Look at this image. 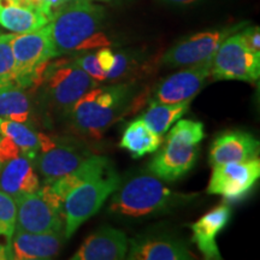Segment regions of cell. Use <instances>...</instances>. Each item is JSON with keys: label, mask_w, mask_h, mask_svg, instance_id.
I'll return each instance as SVG.
<instances>
[{"label": "cell", "mask_w": 260, "mask_h": 260, "mask_svg": "<svg viewBox=\"0 0 260 260\" xmlns=\"http://www.w3.org/2000/svg\"><path fill=\"white\" fill-rule=\"evenodd\" d=\"M105 17V9L92 0L64 5L47 23L53 58L110 46L103 32Z\"/></svg>", "instance_id": "1"}, {"label": "cell", "mask_w": 260, "mask_h": 260, "mask_svg": "<svg viewBox=\"0 0 260 260\" xmlns=\"http://www.w3.org/2000/svg\"><path fill=\"white\" fill-rule=\"evenodd\" d=\"M134 99V86L129 82L95 87L77 100L67 118L75 132L99 139L129 111Z\"/></svg>", "instance_id": "2"}, {"label": "cell", "mask_w": 260, "mask_h": 260, "mask_svg": "<svg viewBox=\"0 0 260 260\" xmlns=\"http://www.w3.org/2000/svg\"><path fill=\"white\" fill-rule=\"evenodd\" d=\"M115 191L109 206L110 212L129 218L170 212L197 197L170 189L152 174H140L129 178Z\"/></svg>", "instance_id": "3"}, {"label": "cell", "mask_w": 260, "mask_h": 260, "mask_svg": "<svg viewBox=\"0 0 260 260\" xmlns=\"http://www.w3.org/2000/svg\"><path fill=\"white\" fill-rule=\"evenodd\" d=\"M206 138L204 124L193 119H178L169 132L165 144L148 165V171L159 180H181L197 164L199 145Z\"/></svg>", "instance_id": "4"}, {"label": "cell", "mask_w": 260, "mask_h": 260, "mask_svg": "<svg viewBox=\"0 0 260 260\" xmlns=\"http://www.w3.org/2000/svg\"><path fill=\"white\" fill-rule=\"evenodd\" d=\"M39 86H42L44 102L52 111L67 117L77 100L99 82L81 69L75 59H63L46 65Z\"/></svg>", "instance_id": "5"}, {"label": "cell", "mask_w": 260, "mask_h": 260, "mask_svg": "<svg viewBox=\"0 0 260 260\" xmlns=\"http://www.w3.org/2000/svg\"><path fill=\"white\" fill-rule=\"evenodd\" d=\"M119 184L121 177L111 165L98 176L74 188L65 197L63 204L65 239H70L84 222L99 212Z\"/></svg>", "instance_id": "6"}, {"label": "cell", "mask_w": 260, "mask_h": 260, "mask_svg": "<svg viewBox=\"0 0 260 260\" xmlns=\"http://www.w3.org/2000/svg\"><path fill=\"white\" fill-rule=\"evenodd\" d=\"M15 58L16 82L21 88L39 86L42 73L53 58L47 24L38 30L14 34L11 40Z\"/></svg>", "instance_id": "7"}, {"label": "cell", "mask_w": 260, "mask_h": 260, "mask_svg": "<svg viewBox=\"0 0 260 260\" xmlns=\"http://www.w3.org/2000/svg\"><path fill=\"white\" fill-rule=\"evenodd\" d=\"M260 76V54L247 47L241 32L224 40L211 61V80H237L255 82Z\"/></svg>", "instance_id": "8"}, {"label": "cell", "mask_w": 260, "mask_h": 260, "mask_svg": "<svg viewBox=\"0 0 260 260\" xmlns=\"http://www.w3.org/2000/svg\"><path fill=\"white\" fill-rule=\"evenodd\" d=\"M243 27H245V23H240L232 27L201 31L190 35L174 45L162 56V64L169 68H182L212 60L220 44L229 35L239 31Z\"/></svg>", "instance_id": "9"}, {"label": "cell", "mask_w": 260, "mask_h": 260, "mask_svg": "<svg viewBox=\"0 0 260 260\" xmlns=\"http://www.w3.org/2000/svg\"><path fill=\"white\" fill-rule=\"evenodd\" d=\"M260 177L258 158L214 165L207 193L220 195L228 201H239L249 194Z\"/></svg>", "instance_id": "10"}, {"label": "cell", "mask_w": 260, "mask_h": 260, "mask_svg": "<svg viewBox=\"0 0 260 260\" xmlns=\"http://www.w3.org/2000/svg\"><path fill=\"white\" fill-rule=\"evenodd\" d=\"M211 61L187 67L162 80L153 90L149 104L191 102L211 80Z\"/></svg>", "instance_id": "11"}, {"label": "cell", "mask_w": 260, "mask_h": 260, "mask_svg": "<svg viewBox=\"0 0 260 260\" xmlns=\"http://www.w3.org/2000/svg\"><path fill=\"white\" fill-rule=\"evenodd\" d=\"M16 229L28 233L64 232V216L52 207L39 191L17 198Z\"/></svg>", "instance_id": "12"}, {"label": "cell", "mask_w": 260, "mask_h": 260, "mask_svg": "<svg viewBox=\"0 0 260 260\" xmlns=\"http://www.w3.org/2000/svg\"><path fill=\"white\" fill-rule=\"evenodd\" d=\"M87 149L73 141L56 142L47 151L37 155V168L46 183L63 177L76 170L82 162L90 157Z\"/></svg>", "instance_id": "13"}, {"label": "cell", "mask_w": 260, "mask_h": 260, "mask_svg": "<svg viewBox=\"0 0 260 260\" xmlns=\"http://www.w3.org/2000/svg\"><path fill=\"white\" fill-rule=\"evenodd\" d=\"M129 240L119 229L105 225L94 232L71 256L73 260H119L126 258Z\"/></svg>", "instance_id": "14"}, {"label": "cell", "mask_w": 260, "mask_h": 260, "mask_svg": "<svg viewBox=\"0 0 260 260\" xmlns=\"http://www.w3.org/2000/svg\"><path fill=\"white\" fill-rule=\"evenodd\" d=\"M64 232L28 233L16 229L11 237V259L46 260L59 254L64 245Z\"/></svg>", "instance_id": "15"}, {"label": "cell", "mask_w": 260, "mask_h": 260, "mask_svg": "<svg viewBox=\"0 0 260 260\" xmlns=\"http://www.w3.org/2000/svg\"><path fill=\"white\" fill-rule=\"evenodd\" d=\"M259 141L242 130H229L214 139L210 148V164L246 161L258 158Z\"/></svg>", "instance_id": "16"}, {"label": "cell", "mask_w": 260, "mask_h": 260, "mask_svg": "<svg viewBox=\"0 0 260 260\" xmlns=\"http://www.w3.org/2000/svg\"><path fill=\"white\" fill-rule=\"evenodd\" d=\"M232 218V209L228 204H222L205 213L199 220L190 225L195 243L205 259L220 260L222 255L217 246V235L228 225Z\"/></svg>", "instance_id": "17"}, {"label": "cell", "mask_w": 260, "mask_h": 260, "mask_svg": "<svg viewBox=\"0 0 260 260\" xmlns=\"http://www.w3.org/2000/svg\"><path fill=\"white\" fill-rule=\"evenodd\" d=\"M130 260H190L193 253L180 240L169 236H138L129 242Z\"/></svg>", "instance_id": "18"}, {"label": "cell", "mask_w": 260, "mask_h": 260, "mask_svg": "<svg viewBox=\"0 0 260 260\" xmlns=\"http://www.w3.org/2000/svg\"><path fill=\"white\" fill-rule=\"evenodd\" d=\"M40 188V181L32 167L31 159L18 155L0 169V190L11 195L14 199L24 194L34 193Z\"/></svg>", "instance_id": "19"}, {"label": "cell", "mask_w": 260, "mask_h": 260, "mask_svg": "<svg viewBox=\"0 0 260 260\" xmlns=\"http://www.w3.org/2000/svg\"><path fill=\"white\" fill-rule=\"evenodd\" d=\"M48 22L46 16L38 9L10 0H0V25L14 34L38 30Z\"/></svg>", "instance_id": "20"}, {"label": "cell", "mask_w": 260, "mask_h": 260, "mask_svg": "<svg viewBox=\"0 0 260 260\" xmlns=\"http://www.w3.org/2000/svg\"><path fill=\"white\" fill-rule=\"evenodd\" d=\"M161 145V136L152 132L141 118L130 122L123 132L119 147L129 152L134 159L157 152Z\"/></svg>", "instance_id": "21"}, {"label": "cell", "mask_w": 260, "mask_h": 260, "mask_svg": "<svg viewBox=\"0 0 260 260\" xmlns=\"http://www.w3.org/2000/svg\"><path fill=\"white\" fill-rule=\"evenodd\" d=\"M190 102L178 104H151L140 118L155 134L162 136L189 110Z\"/></svg>", "instance_id": "22"}, {"label": "cell", "mask_w": 260, "mask_h": 260, "mask_svg": "<svg viewBox=\"0 0 260 260\" xmlns=\"http://www.w3.org/2000/svg\"><path fill=\"white\" fill-rule=\"evenodd\" d=\"M31 104L24 88L9 86L0 88V118L21 123L30 122Z\"/></svg>", "instance_id": "23"}, {"label": "cell", "mask_w": 260, "mask_h": 260, "mask_svg": "<svg viewBox=\"0 0 260 260\" xmlns=\"http://www.w3.org/2000/svg\"><path fill=\"white\" fill-rule=\"evenodd\" d=\"M0 135L11 139L22 153L30 159H35L40 152L39 134L25 123L0 118Z\"/></svg>", "instance_id": "24"}, {"label": "cell", "mask_w": 260, "mask_h": 260, "mask_svg": "<svg viewBox=\"0 0 260 260\" xmlns=\"http://www.w3.org/2000/svg\"><path fill=\"white\" fill-rule=\"evenodd\" d=\"M14 34H0V88L18 86L15 76V58L11 48Z\"/></svg>", "instance_id": "25"}, {"label": "cell", "mask_w": 260, "mask_h": 260, "mask_svg": "<svg viewBox=\"0 0 260 260\" xmlns=\"http://www.w3.org/2000/svg\"><path fill=\"white\" fill-rule=\"evenodd\" d=\"M140 61L135 54L130 52H118L115 53V64H113L111 71L107 74L106 81L111 83H122L129 80L130 77L139 75L138 68Z\"/></svg>", "instance_id": "26"}, {"label": "cell", "mask_w": 260, "mask_h": 260, "mask_svg": "<svg viewBox=\"0 0 260 260\" xmlns=\"http://www.w3.org/2000/svg\"><path fill=\"white\" fill-rule=\"evenodd\" d=\"M17 204L11 195L0 190V239L11 241L16 230Z\"/></svg>", "instance_id": "27"}, {"label": "cell", "mask_w": 260, "mask_h": 260, "mask_svg": "<svg viewBox=\"0 0 260 260\" xmlns=\"http://www.w3.org/2000/svg\"><path fill=\"white\" fill-rule=\"evenodd\" d=\"M82 53H83L82 56L75 58V61H76L77 65H79L81 69H83L90 77H93V79L98 81L99 83L105 82L106 74L104 73L102 67L99 65L95 52L86 51V52H82Z\"/></svg>", "instance_id": "28"}, {"label": "cell", "mask_w": 260, "mask_h": 260, "mask_svg": "<svg viewBox=\"0 0 260 260\" xmlns=\"http://www.w3.org/2000/svg\"><path fill=\"white\" fill-rule=\"evenodd\" d=\"M21 149L11 139L3 136L0 138V164L4 165L11 159L21 155Z\"/></svg>", "instance_id": "29"}, {"label": "cell", "mask_w": 260, "mask_h": 260, "mask_svg": "<svg viewBox=\"0 0 260 260\" xmlns=\"http://www.w3.org/2000/svg\"><path fill=\"white\" fill-rule=\"evenodd\" d=\"M240 32L247 47L254 53L260 54V29L258 25L248 27Z\"/></svg>", "instance_id": "30"}, {"label": "cell", "mask_w": 260, "mask_h": 260, "mask_svg": "<svg viewBox=\"0 0 260 260\" xmlns=\"http://www.w3.org/2000/svg\"><path fill=\"white\" fill-rule=\"evenodd\" d=\"M95 54L99 65L102 67V69L106 74L107 77V74L111 71L113 64H115V53L109 47H102L95 52Z\"/></svg>", "instance_id": "31"}, {"label": "cell", "mask_w": 260, "mask_h": 260, "mask_svg": "<svg viewBox=\"0 0 260 260\" xmlns=\"http://www.w3.org/2000/svg\"><path fill=\"white\" fill-rule=\"evenodd\" d=\"M158 2L164 3L168 5H175V6H188L194 4V3L200 2V0H158Z\"/></svg>", "instance_id": "32"}, {"label": "cell", "mask_w": 260, "mask_h": 260, "mask_svg": "<svg viewBox=\"0 0 260 260\" xmlns=\"http://www.w3.org/2000/svg\"><path fill=\"white\" fill-rule=\"evenodd\" d=\"M92 2H100V3H113V2H118V0H92Z\"/></svg>", "instance_id": "33"}, {"label": "cell", "mask_w": 260, "mask_h": 260, "mask_svg": "<svg viewBox=\"0 0 260 260\" xmlns=\"http://www.w3.org/2000/svg\"><path fill=\"white\" fill-rule=\"evenodd\" d=\"M75 2H79V0H63L64 5H67V4H71V3H75Z\"/></svg>", "instance_id": "34"}, {"label": "cell", "mask_w": 260, "mask_h": 260, "mask_svg": "<svg viewBox=\"0 0 260 260\" xmlns=\"http://www.w3.org/2000/svg\"><path fill=\"white\" fill-rule=\"evenodd\" d=\"M10 2H14V3H18V4H21L22 0H10Z\"/></svg>", "instance_id": "35"}, {"label": "cell", "mask_w": 260, "mask_h": 260, "mask_svg": "<svg viewBox=\"0 0 260 260\" xmlns=\"http://www.w3.org/2000/svg\"><path fill=\"white\" fill-rule=\"evenodd\" d=\"M0 169H2V164H0Z\"/></svg>", "instance_id": "36"}, {"label": "cell", "mask_w": 260, "mask_h": 260, "mask_svg": "<svg viewBox=\"0 0 260 260\" xmlns=\"http://www.w3.org/2000/svg\"><path fill=\"white\" fill-rule=\"evenodd\" d=\"M0 138H2V135H0Z\"/></svg>", "instance_id": "37"}]
</instances>
